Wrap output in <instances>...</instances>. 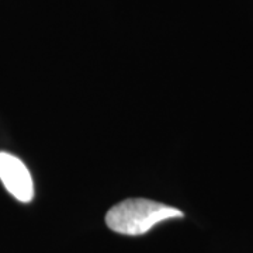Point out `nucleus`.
Returning a JSON list of instances; mask_svg holds the SVG:
<instances>
[{
	"label": "nucleus",
	"instance_id": "1",
	"mask_svg": "<svg viewBox=\"0 0 253 253\" xmlns=\"http://www.w3.org/2000/svg\"><path fill=\"white\" fill-rule=\"evenodd\" d=\"M179 208L170 207L154 200L128 199L111 207L106 215V224L111 231L123 235H144L163 221L181 218Z\"/></svg>",
	"mask_w": 253,
	"mask_h": 253
},
{
	"label": "nucleus",
	"instance_id": "2",
	"mask_svg": "<svg viewBox=\"0 0 253 253\" xmlns=\"http://www.w3.org/2000/svg\"><path fill=\"white\" fill-rule=\"evenodd\" d=\"M0 180L10 194L21 203H28L34 197L33 177L27 166L9 152H0Z\"/></svg>",
	"mask_w": 253,
	"mask_h": 253
}]
</instances>
